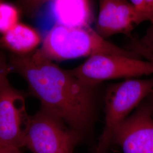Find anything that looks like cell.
Masks as SVG:
<instances>
[{"label":"cell","instance_id":"cell-1","mask_svg":"<svg viewBox=\"0 0 153 153\" xmlns=\"http://www.w3.org/2000/svg\"><path fill=\"white\" fill-rule=\"evenodd\" d=\"M9 64L27 83L41 109L82 134L88 130L94 113L95 86L45 59L38 49L28 55L13 56Z\"/></svg>","mask_w":153,"mask_h":153},{"label":"cell","instance_id":"cell-2","mask_svg":"<svg viewBox=\"0 0 153 153\" xmlns=\"http://www.w3.org/2000/svg\"><path fill=\"white\" fill-rule=\"evenodd\" d=\"M38 51L53 62L104 54L140 59L131 50L123 49L102 38L91 27H71L56 23L46 34Z\"/></svg>","mask_w":153,"mask_h":153},{"label":"cell","instance_id":"cell-3","mask_svg":"<svg viewBox=\"0 0 153 153\" xmlns=\"http://www.w3.org/2000/svg\"><path fill=\"white\" fill-rule=\"evenodd\" d=\"M153 92V78L126 79L109 88L105 97V126L95 153H105L116 128Z\"/></svg>","mask_w":153,"mask_h":153},{"label":"cell","instance_id":"cell-4","mask_svg":"<svg viewBox=\"0 0 153 153\" xmlns=\"http://www.w3.org/2000/svg\"><path fill=\"white\" fill-rule=\"evenodd\" d=\"M82 134L58 117L40 109L31 116L24 147L33 153H73Z\"/></svg>","mask_w":153,"mask_h":153},{"label":"cell","instance_id":"cell-5","mask_svg":"<svg viewBox=\"0 0 153 153\" xmlns=\"http://www.w3.org/2000/svg\"><path fill=\"white\" fill-rule=\"evenodd\" d=\"M71 71L83 82L96 87L107 80L152 74L153 61H145L120 55H94Z\"/></svg>","mask_w":153,"mask_h":153},{"label":"cell","instance_id":"cell-6","mask_svg":"<svg viewBox=\"0 0 153 153\" xmlns=\"http://www.w3.org/2000/svg\"><path fill=\"white\" fill-rule=\"evenodd\" d=\"M30 117L23 94L6 78L0 83V146L23 148Z\"/></svg>","mask_w":153,"mask_h":153},{"label":"cell","instance_id":"cell-7","mask_svg":"<svg viewBox=\"0 0 153 153\" xmlns=\"http://www.w3.org/2000/svg\"><path fill=\"white\" fill-rule=\"evenodd\" d=\"M153 103L149 98L116 128L112 142L119 145L124 153H153Z\"/></svg>","mask_w":153,"mask_h":153},{"label":"cell","instance_id":"cell-8","mask_svg":"<svg viewBox=\"0 0 153 153\" xmlns=\"http://www.w3.org/2000/svg\"><path fill=\"white\" fill-rule=\"evenodd\" d=\"M135 26L131 2L125 0H101L96 25L100 36L105 39L116 34L130 35Z\"/></svg>","mask_w":153,"mask_h":153},{"label":"cell","instance_id":"cell-9","mask_svg":"<svg viewBox=\"0 0 153 153\" xmlns=\"http://www.w3.org/2000/svg\"><path fill=\"white\" fill-rule=\"evenodd\" d=\"M56 23L71 27H91L93 3L87 0H57L52 2Z\"/></svg>","mask_w":153,"mask_h":153},{"label":"cell","instance_id":"cell-10","mask_svg":"<svg viewBox=\"0 0 153 153\" xmlns=\"http://www.w3.org/2000/svg\"><path fill=\"white\" fill-rule=\"evenodd\" d=\"M38 31L27 25L18 23L9 31L2 35L0 43L16 55L30 54L42 43Z\"/></svg>","mask_w":153,"mask_h":153},{"label":"cell","instance_id":"cell-11","mask_svg":"<svg viewBox=\"0 0 153 153\" xmlns=\"http://www.w3.org/2000/svg\"><path fill=\"white\" fill-rule=\"evenodd\" d=\"M19 12L16 6L0 1V33L4 34L19 23Z\"/></svg>","mask_w":153,"mask_h":153},{"label":"cell","instance_id":"cell-12","mask_svg":"<svg viewBox=\"0 0 153 153\" xmlns=\"http://www.w3.org/2000/svg\"><path fill=\"white\" fill-rule=\"evenodd\" d=\"M135 26L149 21L153 25V0H131Z\"/></svg>","mask_w":153,"mask_h":153},{"label":"cell","instance_id":"cell-13","mask_svg":"<svg viewBox=\"0 0 153 153\" xmlns=\"http://www.w3.org/2000/svg\"><path fill=\"white\" fill-rule=\"evenodd\" d=\"M131 51L140 57H145L148 61H153V25L148 28L140 40H136L133 43Z\"/></svg>","mask_w":153,"mask_h":153},{"label":"cell","instance_id":"cell-14","mask_svg":"<svg viewBox=\"0 0 153 153\" xmlns=\"http://www.w3.org/2000/svg\"><path fill=\"white\" fill-rule=\"evenodd\" d=\"M12 71L9 63L6 61L3 56L0 55V83L6 78L7 75Z\"/></svg>","mask_w":153,"mask_h":153},{"label":"cell","instance_id":"cell-15","mask_svg":"<svg viewBox=\"0 0 153 153\" xmlns=\"http://www.w3.org/2000/svg\"><path fill=\"white\" fill-rule=\"evenodd\" d=\"M0 153H22L20 149L7 146H0Z\"/></svg>","mask_w":153,"mask_h":153},{"label":"cell","instance_id":"cell-16","mask_svg":"<svg viewBox=\"0 0 153 153\" xmlns=\"http://www.w3.org/2000/svg\"><path fill=\"white\" fill-rule=\"evenodd\" d=\"M149 98L152 100V102L153 103V93H152V94L149 95Z\"/></svg>","mask_w":153,"mask_h":153}]
</instances>
